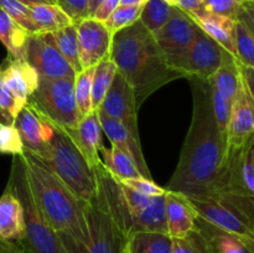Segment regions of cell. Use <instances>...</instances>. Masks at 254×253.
I'll return each instance as SVG.
<instances>
[{"label": "cell", "instance_id": "cell-1", "mask_svg": "<svg viewBox=\"0 0 254 253\" xmlns=\"http://www.w3.org/2000/svg\"><path fill=\"white\" fill-rule=\"evenodd\" d=\"M189 82L192 91V118L176 170L165 189L186 197L213 196L220 189L227 140L213 117L208 81L191 77Z\"/></svg>", "mask_w": 254, "mask_h": 253}, {"label": "cell", "instance_id": "cell-2", "mask_svg": "<svg viewBox=\"0 0 254 253\" xmlns=\"http://www.w3.org/2000/svg\"><path fill=\"white\" fill-rule=\"evenodd\" d=\"M109 59L133 89L138 109L159 88L185 78L168 63L153 34L139 20L112 35Z\"/></svg>", "mask_w": 254, "mask_h": 253}, {"label": "cell", "instance_id": "cell-3", "mask_svg": "<svg viewBox=\"0 0 254 253\" xmlns=\"http://www.w3.org/2000/svg\"><path fill=\"white\" fill-rule=\"evenodd\" d=\"M27 180L37 207L57 233L82 241L86 236V202L79 200L37 155L21 154Z\"/></svg>", "mask_w": 254, "mask_h": 253}, {"label": "cell", "instance_id": "cell-4", "mask_svg": "<svg viewBox=\"0 0 254 253\" xmlns=\"http://www.w3.org/2000/svg\"><path fill=\"white\" fill-rule=\"evenodd\" d=\"M109 213L128 240L144 231L166 232L165 195L145 196L112 178L101 163L93 168Z\"/></svg>", "mask_w": 254, "mask_h": 253}, {"label": "cell", "instance_id": "cell-5", "mask_svg": "<svg viewBox=\"0 0 254 253\" xmlns=\"http://www.w3.org/2000/svg\"><path fill=\"white\" fill-rule=\"evenodd\" d=\"M37 156L79 200L88 202L94 197L97 191L94 170L62 126L52 123L51 136Z\"/></svg>", "mask_w": 254, "mask_h": 253}, {"label": "cell", "instance_id": "cell-6", "mask_svg": "<svg viewBox=\"0 0 254 253\" xmlns=\"http://www.w3.org/2000/svg\"><path fill=\"white\" fill-rule=\"evenodd\" d=\"M7 184L21 202L24 212V238L20 245L31 253H66L57 232L35 202L21 155L12 156Z\"/></svg>", "mask_w": 254, "mask_h": 253}, {"label": "cell", "instance_id": "cell-7", "mask_svg": "<svg viewBox=\"0 0 254 253\" xmlns=\"http://www.w3.org/2000/svg\"><path fill=\"white\" fill-rule=\"evenodd\" d=\"M87 232L82 241L57 233L66 253H126L127 237L109 213L101 189L84 205Z\"/></svg>", "mask_w": 254, "mask_h": 253}, {"label": "cell", "instance_id": "cell-8", "mask_svg": "<svg viewBox=\"0 0 254 253\" xmlns=\"http://www.w3.org/2000/svg\"><path fill=\"white\" fill-rule=\"evenodd\" d=\"M198 217L227 232L254 240L253 197L231 192L188 197Z\"/></svg>", "mask_w": 254, "mask_h": 253}, {"label": "cell", "instance_id": "cell-9", "mask_svg": "<svg viewBox=\"0 0 254 253\" xmlns=\"http://www.w3.org/2000/svg\"><path fill=\"white\" fill-rule=\"evenodd\" d=\"M74 78H42L30 96L31 103L49 121L62 128H74L81 121L73 91Z\"/></svg>", "mask_w": 254, "mask_h": 253}, {"label": "cell", "instance_id": "cell-10", "mask_svg": "<svg viewBox=\"0 0 254 253\" xmlns=\"http://www.w3.org/2000/svg\"><path fill=\"white\" fill-rule=\"evenodd\" d=\"M196 30L197 25L186 12L171 6L168 21L153 34L168 63L176 71L180 72L181 61L195 37Z\"/></svg>", "mask_w": 254, "mask_h": 253}, {"label": "cell", "instance_id": "cell-11", "mask_svg": "<svg viewBox=\"0 0 254 253\" xmlns=\"http://www.w3.org/2000/svg\"><path fill=\"white\" fill-rule=\"evenodd\" d=\"M228 57L231 55L197 26L195 37L181 61L180 72L186 79L195 77L207 81Z\"/></svg>", "mask_w": 254, "mask_h": 253}, {"label": "cell", "instance_id": "cell-12", "mask_svg": "<svg viewBox=\"0 0 254 253\" xmlns=\"http://www.w3.org/2000/svg\"><path fill=\"white\" fill-rule=\"evenodd\" d=\"M25 60L42 78L76 77V72L55 47L49 34H34L30 36Z\"/></svg>", "mask_w": 254, "mask_h": 253}, {"label": "cell", "instance_id": "cell-13", "mask_svg": "<svg viewBox=\"0 0 254 253\" xmlns=\"http://www.w3.org/2000/svg\"><path fill=\"white\" fill-rule=\"evenodd\" d=\"M78 39L79 63L82 69L94 67L99 61L109 57L112 34L104 22L93 17H84L74 22Z\"/></svg>", "mask_w": 254, "mask_h": 253}, {"label": "cell", "instance_id": "cell-14", "mask_svg": "<svg viewBox=\"0 0 254 253\" xmlns=\"http://www.w3.org/2000/svg\"><path fill=\"white\" fill-rule=\"evenodd\" d=\"M98 111L103 112L111 118L123 124L134 136L139 138L138 129V107L131 87L128 82L117 72L103 102Z\"/></svg>", "mask_w": 254, "mask_h": 253}, {"label": "cell", "instance_id": "cell-15", "mask_svg": "<svg viewBox=\"0 0 254 253\" xmlns=\"http://www.w3.org/2000/svg\"><path fill=\"white\" fill-rule=\"evenodd\" d=\"M254 131V96L240 81L231 107L227 126V150L241 149L252 138Z\"/></svg>", "mask_w": 254, "mask_h": 253}, {"label": "cell", "instance_id": "cell-16", "mask_svg": "<svg viewBox=\"0 0 254 253\" xmlns=\"http://www.w3.org/2000/svg\"><path fill=\"white\" fill-rule=\"evenodd\" d=\"M14 126L21 136L24 150L35 155H39L44 150L52 133L51 122L29 102L19 112Z\"/></svg>", "mask_w": 254, "mask_h": 253}, {"label": "cell", "instance_id": "cell-17", "mask_svg": "<svg viewBox=\"0 0 254 253\" xmlns=\"http://www.w3.org/2000/svg\"><path fill=\"white\" fill-rule=\"evenodd\" d=\"M0 72L20 106H26L30 96L39 86L40 76L36 69L26 60H15L7 56L0 64Z\"/></svg>", "mask_w": 254, "mask_h": 253}, {"label": "cell", "instance_id": "cell-18", "mask_svg": "<svg viewBox=\"0 0 254 253\" xmlns=\"http://www.w3.org/2000/svg\"><path fill=\"white\" fill-rule=\"evenodd\" d=\"M92 169L101 163L99 149L103 146V131L98 112L92 111L78 122L74 128H64Z\"/></svg>", "mask_w": 254, "mask_h": 253}, {"label": "cell", "instance_id": "cell-19", "mask_svg": "<svg viewBox=\"0 0 254 253\" xmlns=\"http://www.w3.org/2000/svg\"><path fill=\"white\" fill-rule=\"evenodd\" d=\"M97 112H98L102 131L106 134L112 145L118 146L119 149L129 154L134 160V163H135L140 175L143 178L151 179L150 170H149L148 164H146L145 158H144L143 150H141L140 139L134 136L123 124L117 122L116 119L111 118V117H108L103 112L98 111V109H97Z\"/></svg>", "mask_w": 254, "mask_h": 253}, {"label": "cell", "instance_id": "cell-20", "mask_svg": "<svg viewBox=\"0 0 254 253\" xmlns=\"http://www.w3.org/2000/svg\"><path fill=\"white\" fill-rule=\"evenodd\" d=\"M188 15L208 37L217 42L225 51H227L231 56L236 59L235 20L215 14V12L207 11L203 7H200L195 12H191Z\"/></svg>", "mask_w": 254, "mask_h": 253}, {"label": "cell", "instance_id": "cell-21", "mask_svg": "<svg viewBox=\"0 0 254 253\" xmlns=\"http://www.w3.org/2000/svg\"><path fill=\"white\" fill-rule=\"evenodd\" d=\"M197 213L185 195L166 190L165 220L168 233L173 238L185 237L195 228Z\"/></svg>", "mask_w": 254, "mask_h": 253}, {"label": "cell", "instance_id": "cell-22", "mask_svg": "<svg viewBox=\"0 0 254 253\" xmlns=\"http://www.w3.org/2000/svg\"><path fill=\"white\" fill-rule=\"evenodd\" d=\"M195 226L207 241L210 253H254V240L221 230L198 216Z\"/></svg>", "mask_w": 254, "mask_h": 253}, {"label": "cell", "instance_id": "cell-23", "mask_svg": "<svg viewBox=\"0 0 254 253\" xmlns=\"http://www.w3.org/2000/svg\"><path fill=\"white\" fill-rule=\"evenodd\" d=\"M24 238V212L17 196L7 184L0 196V240L21 242Z\"/></svg>", "mask_w": 254, "mask_h": 253}, {"label": "cell", "instance_id": "cell-24", "mask_svg": "<svg viewBox=\"0 0 254 253\" xmlns=\"http://www.w3.org/2000/svg\"><path fill=\"white\" fill-rule=\"evenodd\" d=\"M31 34L22 29L0 7V42L6 49L9 57L25 60L27 42Z\"/></svg>", "mask_w": 254, "mask_h": 253}, {"label": "cell", "instance_id": "cell-25", "mask_svg": "<svg viewBox=\"0 0 254 253\" xmlns=\"http://www.w3.org/2000/svg\"><path fill=\"white\" fill-rule=\"evenodd\" d=\"M99 155H101V161L104 169L116 180L124 181L127 179L141 176L131 156L119 149L118 146L112 145L111 148L102 146L99 149Z\"/></svg>", "mask_w": 254, "mask_h": 253}, {"label": "cell", "instance_id": "cell-26", "mask_svg": "<svg viewBox=\"0 0 254 253\" xmlns=\"http://www.w3.org/2000/svg\"><path fill=\"white\" fill-rule=\"evenodd\" d=\"M173 237L166 232H135L127 240L126 253H171Z\"/></svg>", "mask_w": 254, "mask_h": 253}, {"label": "cell", "instance_id": "cell-27", "mask_svg": "<svg viewBox=\"0 0 254 253\" xmlns=\"http://www.w3.org/2000/svg\"><path fill=\"white\" fill-rule=\"evenodd\" d=\"M30 12L40 34H49L73 24L71 17L57 4H35Z\"/></svg>", "mask_w": 254, "mask_h": 253}, {"label": "cell", "instance_id": "cell-28", "mask_svg": "<svg viewBox=\"0 0 254 253\" xmlns=\"http://www.w3.org/2000/svg\"><path fill=\"white\" fill-rule=\"evenodd\" d=\"M213 89L222 94L226 99L233 102L238 86H240V76H238L237 60L235 57H228L222 66L213 73L210 79H207Z\"/></svg>", "mask_w": 254, "mask_h": 253}, {"label": "cell", "instance_id": "cell-29", "mask_svg": "<svg viewBox=\"0 0 254 253\" xmlns=\"http://www.w3.org/2000/svg\"><path fill=\"white\" fill-rule=\"evenodd\" d=\"M50 39L54 42L55 47L59 50L64 60L68 62L76 74L82 71L81 63H79L78 54V39H77V31L74 24L57 30L55 32H49Z\"/></svg>", "mask_w": 254, "mask_h": 253}, {"label": "cell", "instance_id": "cell-30", "mask_svg": "<svg viewBox=\"0 0 254 253\" xmlns=\"http://www.w3.org/2000/svg\"><path fill=\"white\" fill-rule=\"evenodd\" d=\"M116 74L117 66L109 57H106L94 66L93 77H92V109L93 111L99 108Z\"/></svg>", "mask_w": 254, "mask_h": 253}, {"label": "cell", "instance_id": "cell-31", "mask_svg": "<svg viewBox=\"0 0 254 253\" xmlns=\"http://www.w3.org/2000/svg\"><path fill=\"white\" fill-rule=\"evenodd\" d=\"M202 7L207 11L240 20L254 16V0H201Z\"/></svg>", "mask_w": 254, "mask_h": 253}, {"label": "cell", "instance_id": "cell-32", "mask_svg": "<svg viewBox=\"0 0 254 253\" xmlns=\"http://www.w3.org/2000/svg\"><path fill=\"white\" fill-rule=\"evenodd\" d=\"M235 46L237 61L254 67V22L236 20Z\"/></svg>", "mask_w": 254, "mask_h": 253}, {"label": "cell", "instance_id": "cell-33", "mask_svg": "<svg viewBox=\"0 0 254 253\" xmlns=\"http://www.w3.org/2000/svg\"><path fill=\"white\" fill-rule=\"evenodd\" d=\"M171 12V5L165 0H148L141 9L139 21L148 31L154 34L168 21Z\"/></svg>", "mask_w": 254, "mask_h": 253}, {"label": "cell", "instance_id": "cell-34", "mask_svg": "<svg viewBox=\"0 0 254 253\" xmlns=\"http://www.w3.org/2000/svg\"><path fill=\"white\" fill-rule=\"evenodd\" d=\"M93 71L94 67L84 68L74 77V99H76L77 109H78L81 119L93 111L92 109V77H93Z\"/></svg>", "mask_w": 254, "mask_h": 253}, {"label": "cell", "instance_id": "cell-35", "mask_svg": "<svg viewBox=\"0 0 254 253\" xmlns=\"http://www.w3.org/2000/svg\"><path fill=\"white\" fill-rule=\"evenodd\" d=\"M0 7L29 34H40L30 12V6L19 0H0Z\"/></svg>", "mask_w": 254, "mask_h": 253}, {"label": "cell", "instance_id": "cell-36", "mask_svg": "<svg viewBox=\"0 0 254 253\" xmlns=\"http://www.w3.org/2000/svg\"><path fill=\"white\" fill-rule=\"evenodd\" d=\"M143 6H124L119 5L111 15L108 19L104 21V25L109 30L112 35L126 27L130 26L135 21H138L140 17V12Z\"/></svg>", "mask_w": 254, "mask_h": 253}, {"label": "cell", "instance_id": "cell-37", "mask_svg": "<svg viewBox=\"0 0 254 253\" xmlns=\"http://www.w3.org/2000/svg\"><path fill=\"white\" fill-rule=\"evenodd\" d=\"M171 253H210V251L207 241L195 226L185 237L173 238Z\"/></svg>", "mask_w": 254, "mask_h": 253}, {"label": "cell", "instance_id": "cell-38", "mask_svg": "<svg viewBox=\"0 0 254 253\" xmlns=\"http://www.w3.org/2000/svg\"><path fill=\"white\" fill-rule=\"evenodd\" d=\"M211 106H212L213 117H215L218 129H220L221 134L227 140V136L226 135H227V126L228 122H230L232 102L226 99L222 94H220L216 89L211 87Z\"/></svg>", "mask_w": 254, "mask_h": 253}, {"label": "cell", "instance_id": "cell-39", "mask_svg": "<svg viewBox=\"0 0 254 253\" xmlns=\"http://www.w3.org/2000/svg\"><path fill=\"white\" fill-rule=\"evenodd\" d=\"M24 107L20 106L19 102L11 93L9 87L5 83L2 74L0 72V114L4 119L5 124H14L19 112Z\"/></svg>", "mask_w": 254, "mask_h": 253}, {"label": "cell", "instance_id": "cell-40", "mask_svg": "<svg viewBox=\"0 0 254 253\" xmlns=\"http://www.w3.org/2000/svg\"><path fill=\"white\" fill-rule=\"evenodd\" d=\"M24 153V144L19 131L14 124H4L0 128V154L21 155Z\"/></svg>", "mask_w": 254, "mask_h": 253}, {"label": "cell", "instance_id": "cell-41", "mask_svg": "<svg viewBox=\"0 0 254 253\" xmlns=\"http://www.w3.org/2000/svg\"><path fill=\"white\" fill-rule=\"evenodd\" d=\"M124 185L129 186L130 189L135 190L136 192L145 196H163L166 193V189L161 188L158 184L153 181V179H146L143 176L133 179H127V180L121 181Z\"/></svg>", "mask_w": 254, "mask_h": 253}, {"label": "cell", "instance_id": "cell-42", "mask_svg": "<svg viewBox=\"0 0 254 253\" xmlns=\"http://www.w3.org/2000/svg\"><path fill=\"white\" fill-rule=\"evenodd\" d=\"M56 4L74 22L88 17V0H56Z\"/></svg>", "mask_w": 254, "mask_h": 253}, {"label": "cell", "instance_id": "cell-43", "mask_svg": "<svg viewBox=\"0 0 254 253\" xmlns=\"http://www.w3.org/2000/svg\"><path fill=\"white\" fill-rule=\"evenodd\" d=\"M119 5H121V0H102L92 17L98 20V21L104 22Z\"/></svg>", "mask_w": 254, "mask_h": 253}, {"label": "cell", "instance_id": "cell-44", "mask_svg": "<svg viewBox=\"0 0 254 253\" xmlns=\"http://www.w3.org/2000/svg\"><path fill=\"white\" fill-rule=\"evenodd\" d=\"M237 67H238V76H240V81L245 84V87L248 89V92L254 96V67L246 66V64H242L238 61H237Z\"/></svg>", "mask_w": 254, "mask_h": 253}, {"label": "cell", "instance_id": "cell-45", "mask_svg": "<svg viewBox=\"0 0 254 253\" xmlns=\"http://www.w3.org/2000/svg\"><path fill=\"white\" fill-rule=\"evenodd\" d=\"M169 5L175 6L180 9L181 11L186 12V14H191L202 7L201 0H165Z\"/></svg>", "mask_w": 254, "mask_h": 253}, {"label": "cell", "instance_id": "cell-46", "mask_svg": "<svg viewBox=\"0 0 254 253\" xmlns=\"http://www.w3.org/2000/svg\"><path fill=\"white\" fill-rule=\"evenodd\" d=\"M0 253H31L22 247L20 243L4 242L0 240Z\"/></svg>", "mask_w": 254, "mask_h": 253}, {"label": "cell", "instance_id": "cell-47", "mask_svg": "<svg viewBox=\"0 0 254 253\" xmlns=\"http://www.w3.org/2000/svg\"><path fill=\"white\" fill-rule=\"evenodd\" d=\"M148 0H121V5L124 6H144Z\"/></svg>", "mask_w": 254, "mask_h": 253}, {"label": "cell", "instance_id": "cell-48", "mask_svg": "<svg viewBox=\"0 0 254 253\" xmlns=\"http://www.w3.org/2000/svg\"><path fill=\"white\" fill-rule=\"evenodd\" d=\"M19 1L24 2L27 6H31L35 4H56V0H19Z\"/></svg>", "mask_w": 254, "mask_h": 253}, {"label": "cell", "instance_id": "cell-49", "mask_svg": "<svg viewBox=\"0 0 254 253\" xmlns=\"http://www.w3.org/2000/svg\"><path fill=\"white\" fill-rule=\"evenodd\" d=\"M101 1L102 0H88V17H92V15L96 11V9L101 4Z\"/></svg>", "mask_w": 254, "mask_h": 253}, {"label": "cell", "instance_id": "cell-50", "mask_svg": "<svg viewBox=\"0 0 254 253\" xmlns=\"http://www.w3.org/2000/svg\"><path fill=\"white\" fill-rule=\"evenodd\" d=\"M0 123L5 124V123H4V119H2V117H1V114H0Z\"/></svg>", "mask_w": 254, "mask_h": 253}, {"label": "cell", "instance_id": "cell-51", "mask_svg": "<svg viewBox=\"0 0 254 253\" xmlns=\"http://www.w3.org/2000/svg\"><path fill=\"white\" fill-rule=\"evenodd\" d=\"M1 126H4V124H2V123H0V128H1Z\"/></svg>", "mask_w": 254, "mask_h": 253}]
</instances>
